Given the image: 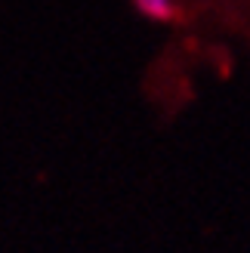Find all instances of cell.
<instances>
[{
    "mask_svg": "<svg viewBox=\"0 0 250 253\" xmlns=\"http://www.w3.org/2000/svg\"><path fill=\"white\" fill-rule=\"evenodd\" d=\"M133 6L152 22H173L176 19V3L173 0H133Z\"/></svg>",
    "mask_w": 250,
    "mask_h": 253,
    "instance_id": "6da1fadb",
    "label": "cell"
}]
</instances>
